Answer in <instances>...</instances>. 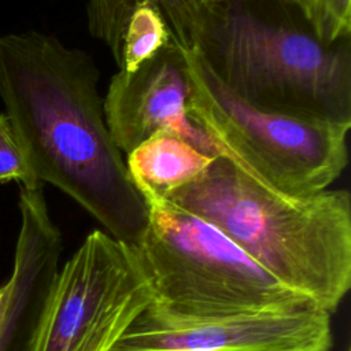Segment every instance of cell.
Masks as SVG:
<instances>
[{"label": "cell", "instance_id": "1", "mask_svg": "<svg viewBox=\"0 0 351 351\" xmlns=\"http://www.w3.org/2000/svg\"><path fill=\"white\" fill-rule=\"evenodd\" d=\"M97 80L90 56L55 37H0V97L32 174L74 199L112 239L136 248L149 223V204L112 141Z\"/></svg>", "mask_w": 351, "mask_h": 351}, {"label": "cell", "instance_id": "2", "mask_svg": "<svg viewBox=\"0 0 351 351\" xmlns=\"http://www.w3.org/2000/svg\"><path fill=\"white\" fill-rule=\"evenodd\" d=\"M203 218L258 266L328 313L351 287V195L292 196L265 186L226 158L163 197Z\"/></svg>", "mask_w": 351, "mask_h": 351}, {"label": "cell", "instance_id": "3", "mask_svg": "<svg viewBox=\"0 0 351 351\" xmlns=\"http://www.w3.org/2000/svg\"><path fill=\"white\" fill-rule=\"evenodd\" d=\"M186 49L236 96L266 111L351 123L350 40L322 43L307 27L218 0Z\"/></svg>", "mask_w": 351, "mask_h": 351}, {"label": "cell", "instance_id": "4", "mask_svg": "<svg viewBox=\"0 0 351 351\" xmlns=\"http://www.w3.org/2000/svg\"><path fill=\"white\" fill-rule=\"evenodd\" d=\"M145 199L149 223L132 250L155 307L193 318L319 307L258 266L210 222L167 199Z\"/></svg>", "mask_w": 351, "mask_h": 351}, {"label": "cell", "instance_id": "5", "mask_svg": "<svg viewBox=\"0 0 351 351\" xmlns=\"http://www.w3.org/2000/svg\"><path fill=\"white\" fill-rule=\"evenodd\" d=\"M182 52L191 81L189 117L222 158L265 186L292 196L325 191L341 176L351 123L254 107L229 90L196 49Z\"/></svg>", "mask_w": 351, "mask_h": 351}, {"label": "cell", "instance_id": "6", "mask_svg": "<svg viewBox=\"0 0 351 351\" xmlns=\"http://www.w3.org/2000/svg\"><path fill=\"white\" fill-rule=\"evenodd\" d=\"M151 303L134 251L93 230L59 269L27 351H110Z\"/></svg>", "mask_w": 351, "mask_h": 351}, {"label": "cell", "instance_id": "7", "mask_svg": "<svg viewBox=\"0 0 351 351\" xmlns=\"http://www.w3.org/2000/svg\"><path fill=\"white\" fill-rule=\"evenodd\" d=\"M330 313L321 307L181 317L152 303L110 351H330Z\"/></svg>", "mask_w": 351, "mask_h": 351}, {"label": "cell", "instance_id": "8", "mask_svg": "<svg viewBox=\"0 0 351 351\" xmlns=\"http://www.w3.org/2000/svg\"><path fill=\"white\" fill-rule=\"evenodd\" d=\"M191 81L182 48L171 38L134 73L112 75L103 111L112 141L129 154L160 130L180 134L199 151L219 158V151L188 112Z\"/></svg>", "mask_w": 351, "mask_h": 351}, {"label": "cell", "instance_id": "9", "mask_svg": "<svg viewBox=\"0 0 351 351\" xmlns=\"http://www.w3.org/2000/svg\"><path fill=\"white\" fill-rule=\"evenodd\" d=\"M16 237L0 325V351H27L44 302L59 271L62 234L52 221L43 184L22 186Z\"/></svg>", "mask_w": 351, "mask_h": 351}, {"label": "cell", "instance_id": "10", "mask_svg": "<svg viewBox=\"0 0 351 351\" xmlns=\"http://www.w3.org/2000/svg\"><path fill=\"white\" fill-rule=\"evenodd\" d=\"M215 159L180 134L160 130L126 154L125 165L144 197H166L202 177Z\"/></svg>", "mask_w": 351, "mask_h": 351}, {"label": "cell", "instance_id": "11", "mask_svg": "<svg viewBox=\"0 0 351 351\" xmlns=\"http://www.w3.org/2000/svg\"><path fill=\"white\" fill-rule=\"evenodd\" d=\"M170 41L171 33L159 7L152 0H140L128 22L115 63L121 71L134 73Z\"/></svg>", "mask_w": 351, "mask_h": 351}, {"label": "cell", "instance_id": "12", "mask_svg": "<svg viewBox=\"0 0 351 351\" xmlns=\"http://www.w3.org/2000/svg\"><path fill=\"white\" fill-rule=\"evenodd\" d=\"M296 7L308 29L326 44L350 40L351 0H284Z\"/></svg>", "mask_w": 351, "mask_h": 351}, {"label": "cell", "instance_id": "13", "mask_svg": "<svg viewBox=\"0 0 351 351\" xmlns=\"http://www.w3.org/2000/svg\"><path fill=\"white\" fill-rule=\"evenodd\" d=\"M140 0H89L88 26L90 33L106 43L114 59L121 51L128 22Z\"/></svg>", "mask_w": 351, "mask_h": 351}, {"label": "cell", "instance_id": "14", "mask_svg": "<svg viewBox=\"0 0 351 351\" xmlns=\"http://www.w3.org/2000/svg\"><path fill=\"white\" fill-rule=\"evenodd\" d=\"M162 11L170 29L171 38L182 48H188L192 34L204 12L218 0H152Z\"/></svg>", "mask_w": 351, "mask_h": 351}, {"label": "cell", "instance_id": "15", "mask_svg": "<svg viewBox=\"0 0 351 351\" xmlns=\"http://www.w3.org/2000/svg\"><path fill=\"white\" fill-rule=\"evenodd\" d=\"M12 180L23 186L41 184L32 174L8 118L0 114V182Z\"/></svg>", "mask_w": 351, "mask_h": 351}, {"label": "cell", "instance_id": "16", "mask_svg": "<svg viewBox=\"0 0 351 351\" xmlns=\"http://www.w3.org/2000/svg\"><path fill=\"white\" fill-rule=\"evenodd\" d=\"M5 298H7V289H5V284L3 282L0 285V325H1V321H3V315H4Z\"/></svg>", "mask_w": 351, "mask_h": 351}]
</instances>
